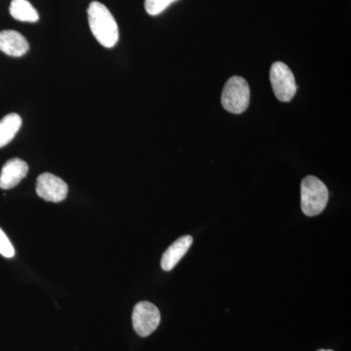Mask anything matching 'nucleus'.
Segmentation results:
<instances>
[{"label": "nucleus", "instance_id": "obj_9", "mask_svg": "<svg viewBox=\"0 0 351 351\" xmlns=\"http://www.w3.org/2000/svg\"><path fill=\"white\" fill-rule=\"evenodd\" d=\"M193 239L191 235H184L178 240H176L174 243L171 245L169 248L163 254L162 258H161V267L165 271H171L178 263L182 260V258L186 255V252L191 248L193 245Z\"/></svg>", "mask_w": 351, "mask_h": 351}, {"label": "nucleus", "instance_id": "obj_1", "mask_svg": "<svg viewBox=\"0 0 351 351\" xmlns=\"http://www.w3.org/2000/svg\"><path fill=\"white\" fill-rule=\"evenodd\" d=\"M88 21L94 38L101 46L112 48L119 39V25L108 7L93 1L88 7Z\"/></svg>", "mask_w": 351, "mask_h": 351}, {"label": "nucleus", "instance_id": "obj_7", "mask_svg": "<svg viewBox=\"0 0 351 351\" xmlns=\"http://www.w3.org/2000/svg\"><path fill=\"white\" fill-rule=\"evenodd\" d=\"M29 165L20 158H13L4 164L0 174V189L15 188L27 175Z\"/></svg>", "mask_w": 351, "mask_h": 351}, {"label": "nucleus", "instance_id": "obj_2", "mask_svg": "<svg viewBox=\"0 0 351 351\" xmlns=\"http://www.w3.org/2000/svg\"><path fill=\"white\" fill-rule=\"evenodd\" d=\"M329 200V191L324 182L313 176H307L301 184L302 210L308 217L317 216L324 211Z\"/></svg>", "mask_w": 351, "mask_h": 351}, {"label": "nucleus", "instance_id": "obj_12", "mask_svg": "<svg viewBox=\"0 0 351 351\" xmlns=\"http://www.w3.org/2000/svg\"><path fill=\"white\" fill-rule=\"evenodd\" d=\"M176 1L178 0H145V11L151 16H157Z\"/></svg>", "mask_w": 351, "mask_h": 351}, {"label": "nucleus", "instance_id": "obj_6", "mask_svg": "<svg viewBox=\"0 0 351 351\" xmlns=\"http://www.w3.org/2000/svg\"><path fill=\"white\" fill-rule=\"evenodd\" d=\"M69 193L66 182L51 173H44L38 178L36 193L39 197L49 202H61Z\"/></svg>", "mask_w": 351, "mask_h": 351}, {"label": "nucleus", "instance_id": "obj_14", "mask_svg": "<svg viewBox=\"0 0 351 351\" xmlns=\"http://www.w3.org/2000/svg\"><path fill=\"white\" fill-rule=\"evenodd\" d=\"M317 351H332V350H317Z\"/></svg>", "mask_w": 351, "mask_h": 351}, {"label": "nucleus", "instance_id": "obj_4", "mask_svg": "<svg viewBox=\"0 0 351 351\" xmlns=\"http://www.w3.org/2000/svg\"><path fill=\"white\" fill-rule=\"evenodd\" d=\"M270 82L274 95L280 101H290L297 93L295 76L287 64L276 62L270 69Z\"/></svg>", "mask_w": 351, "mask_h": 351}, {"label": "nucleus", "instance_id": "obj_3", "mask_svg": "<svg viewBox=\"0 0 351 351\" xmlns=\"http://www.w3.org/2000/svg\"><path fill=\"white\" fill-rule=\"evenodd\" d=\"M221 105L228 112L240 114L250 103V88L241 76H232L226 83L221 93Z\"/></svg>", "mask_w": 351, "mask_h": 351}, {"label": "nucleus", "instance_id": "obj_8", "mask_svg": "<svg viewBox=\"0 0 351 351\" xmlns=\"http://www.w3.org/2000/svg\"><path fill=\"white\" fill-rule=\"evenodd\" d=\"M29 50V44L20 32L16 31L0 32V51L11 57H22Z\"/></svg>", "mask_w": 351, "mask_h": 351}, {"label": "nucleus", "instance_id": "obj_10", "mask_svg": "<svg viewBox=\"0 0 351 351\" xmlns=\"http://www.w3.org/2000/svg\"><path fill=\"white\" fill-rule=\"evenodd\" d=\"M21 126L22 119L17 113H10L0 120V149L5 147L13 140L19 132Z\"/></svg>", "mask_w": 351, "mask_h": 351}, {"label": "nucleus", "instance_id": "obj_13", "mask_svg": "<svg viewBox=\"0 0 351 351\" xmlns=\"http://www.w3.org/2000/svg\"><path fill=\"white\" fill-rule=\"evenodd\" d=\"M0 254L5 258H13L15 256V249L1 228H0Z\"/></svg>", "mask_w": 351, "mask_h": 351}, {"label": "nucleus", "instance_id": "obj_5", "mask_svg": "<svg viewBox=\"0 0 351 351\" xmlns=\"http://www.w3.org/2000/svg\"><path fill=\"white\" fill-rule=\"evenodd\" d=\"M159 309L149 302H141L134 307L132 321L136 332L141 337L152 334L160 324Z\"/></svg>", "mask_w": 351, "mask_h": 351}, {"label": "nucleus", "instance_id": "obj_11", "mask_svg": "<svg viewBox=\"0 0 351 351\" xmlns=\"http://www.w3.org/2000/svg\"><path fill=\"white\" fill-rule=\"evenodd\" d=\"M9 11L14 19L20 22L36 23L39 20L38 11L27 0H12Z\"/></svg>", "mask_w": 351, "mask_h": 351}]
</instances>
